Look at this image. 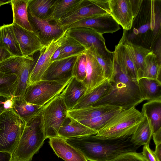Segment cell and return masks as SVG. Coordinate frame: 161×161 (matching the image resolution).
<instances>
[{
    "label": "cell",
    "instance_id": "cell-1",
    "mask_svg": "<svg viewBox=\"0 0 161 161\" xmlns=\"http://www.w3.org/2000/svg\"><path fill=\"white\" fill-rule=\"evenodd\" d=\"M131 136L117 139H102L94 135L66 139L90 161H110L126 153L136 152L140 146L131 141Z\"/></svg>",
    "mask_w": 161,
    "mask_h": 161
},
{
    "label": "cell",
    "instance_id": "cell-2",
    "mask_svg": "<svg viewBox=\"0 0 161 161\" xmlns=\"http://www.w3.org/2000/svg\"><path fill=\"white\" fill-rule=\"evenodd\" d=\"M114 71L109 80L111 87L108 93L92 106L108 105L120 107L122 110L135 107L144 101L137 81L124 74L114 60Z\"/></svg>",
    "mask_w": 161,
    "mask_h": 161
},
{
    "label": "cell",
    "instance_id": "cell-3",
    "mask_svg": "<svg viewBox=\"0 0 161 161\" xmlns=\"http://www.w3.org/2000/svg\"><path fill=\"white\" fill-rule=\"evenodd\" d=\"M42 111L25 123L17 145L12 154V161H32L43 146L46 139Z\"/></svg>",
    "mask_w": 161,
    "mask_h": 161
},
{
    "label": "cell",
    "instance_id": "cell-4",
    "mask_svg": "<svg viewBox=\"0 0 161 161\" xmlns=\"http://www.w3.org/2000/svg\"><path fill=\"white\" fill-rule=\"evenodd\" d=\"M141 112L132 108L122 110L95 135L102 139H117L131 136L141 122Z\"/></svg>",
    "mask_w": 161,
    "mask_h": 161
},
{
    "label": "cell",
    "instance_id": "cell-5",
    "mask_svg": "<svg viewBox=\"0 0 161 161\" xmlns=\"http://www.w3.org/2000/svg\"><path fill=\"white\" fill-rule=\"evenodd\" d=\"M25 122L13 108L0 114V151L12 153L16 147Z\"/></svg>",
    "mask_w": 161,
    "mask_h": 161
},
{
    "label": "cell",
    "instance_id": "cell-6",
    "mask_svg": "<svg viewBox=\"0 0 161 161\" xmlns=\"http://www.w3.org/2000/svg\"><path fill=\"white\" fill-rule=\"evenodd\" d=\"M71 78L54 81L41 80L27 86L24 99L31 103L44 106L64 90Z\"/></svg>",
    "mask_w": 161,
    "mask_h": 161
},
{
    "label": "cell",
    "instance_id": "cell-7",
    "mask_svg": "<svg viewBox=\"0 0 161 161\" xmlns=\"http://www.w3.org/2000/svg\"><path fill=\"white\" fill-rule=\"evenodd\" d=\"M63 91L46 104L42 113L45 139L58 136L59 129L67 115Z\"/></svg>",
    "mask_w": 161,
    "mask_h": 161
},
{
    "label": "cell",
    "instance_id": "cell-8",
    "mask_svg": "<svg viewBox=\"0 0 161 161\" xmlns=\"http://www.w3.org/2000/svg\"><path fill=\"white\" fill-rule=\"evenodd\" d=\"M68 35L75 39L86 50L93 48L103 59L114 63V52L107 48L103 35L90 28H77L67 30Z\"/></svg>",
    "mask_w": 161,
    "mask_h": 161
},
{
    "label": "cell",
    "instance_id": "cell-9",
    "mask_svg": "<svg viewBox=\"0 0 161 161\" xmlns=\"http://www.w3.org/2000/svg\"><path fill=\"white\" fill-rule=\"evenodd\" d=\"M109 0H86L81 6L56 23L64 31L72 24L89 17L110 14Z\"/></svg>",
    "mask_w": 161,
    "mask_h": 161
},
{
    "label": "cell",
    "instance_id": "cell-10",
    "mask_svg": "<svg viewBox=\"0 0 161 161\" xmlns=\"http://www.w3.org/2000/svg\"><path fill=\"white\" fill-rule=\"evenodd\" d=\"M67 36V30L58 38L53 40L40 52L39 56L30 74L27 86L41 80L44 73L52 63V58Z\"/></svg>",
    "mask_w": 161,
    "mask_h": 161
},
{
    "label": "cell",
    "instance_id": "cell-11",
    "mask_svg": "<svg viewBox=\"0 0 161 161\" xmlns=\"http://www.w3.org/2000/svg\"><path fill=\"white\" fill-rule=\"evenodd\" d=\"M77 28H90L102 35L106 33H112L120 29L119 25L110 14L81 20L70 25L66 30Z\"/></svg>",
    "mask_w": 161,
    "mask_h": 161
},
{
    "label": "cell",
    "instance_id": "cell-12",
    "mask_svg": "<svg viewBox=\"0 0 161 161\" xmlns=\"http://www.w3.org/2000/svg\"><path fill=\"white\" fill-rule=\"evenodd\" d=\"M28 14L33 32L38 37L44 46L53 40L59 37L65 31L56 23L51 24L48 20L39 18L28 11Z\"/></svg>",
    "mask_w": 161,
    "mask_h": 161
},
{
    "label": "cell",
    "instance_id": "cell-13",
    "mask_svg": "<svg viewBox=\"0 0 161 161\" xmlns=\"http://www.w3.org/2000/svg\"><path fill=\"white\" fill-rule=\"evenodd\" d=\"M15 36L25 57H29L41 51L44 47L38 37L33 31L12 23Z\"/></svg>",
    "mask_w": 161,
    "mask_h": 161
},
{
    "label": "cell",
    "instance_id": "cell-14",
    "mask_svg": "<svg viewBox=\"0 0 161 161\" xmlns=\"http://www.w3.org/2000/svg\"><path fill=\"white\" fill-rule=\"evenodd\" d=\"M108 3L113 18L124 30H130L135 18L131 0H109Z\"/></svg>",
    "mask_w": 161,
    "mask_h": 161
},
{
    "label": "cell",
    "instance_id": "cell-15",
    "mask_svg": "<svg viewBox=\"0 0 161 161\" xmlns=\"http://www.w3.org/2000/svg\"><path fill=\"white\" fill-rule=\"evenodd\" d=\"M85 54L86 59V76L82 81L86 88L84 95L108 80L105 77L103 69L95 57L87 50Z\"/></svg>",
    "mask_w": 161,
    "mask_h": 161
},
{
    "label": "cell",
    "instance_id": "cell-16",
    "mask_svg": "<svg viewBox=\"0 0 161 161\" xmlns=\"http://www.w3.org/2000/svg\"><path fill=\"white\" fill-rule=\"evenodd\" d=\"M78 55L70 56L53 62L43 74L41 80H58L72 77L73 65Z\"/></svg>",
    "mask_w": 161,
    "mask_h": 161
},
{
    "label": "cell",
    "instance_id": "cell-17",
    "mask_svg": "<svg viewBox=\"0 0 161 161\" xmlns=\"http://www.w3.org/2000/svg\"><path fill=\"white\" fill-rule=\"evenodd\" d=\"M49 143L55 154L65 161H88L78 149L59 136L49 139Z\"/></svg>",
    "mask_w": 161,
    "mask_h": 161
},
{
    "label": "cell",
    "instance_id": "cell-18",
    "mask_svg": "<svg viewBox=\"0 0 161 161\" xmlns=\"http://www.w3.org/2000/svg\"><path fill=\"white\" fill-rule=\"evenodd\" d=\"M127 31L124 30L121 39L136 68L138 80L143 77L145 69V58L151 51L141 46L135 45L129 41L127 38Z\"/></svg>",
    "mask_w": 161,
    "mask_h": 161
},
{
    "label": "cell",
    "instance_id": "cell-19",
    "mask_svg": "<svg viewBox=\"0 0 161 161\" xmlns=\"http://www.w3.org/2000/svg\"><path fill=\"white\" fill-rule=\"evenodd\" d=\"M86 0H54L46 20L57 22L82 6Z\"/></svg>",
    "mask_w": 161,
    "mask_h": 161
},
{
    "label": "cell",
    "instance_id": "cell-20",
    "mask_svg": "<svg viewBox=\"0 0 161 161\" xmlns=\"http://www.w3.org/2000/svg\"><path fill=\"white\" fill-rule=\"evenodd\" d=\"M97 132L68 115L58 131V136L65 139L94 135Z\"/></svg>",
    "mask_w": 161,
    "mask_h": 161
},
{
    "label": "cell",
    "instance_id": "cell-21",
    "mask_svg": "<svg viewBox=\"0 0 161 161\" xmlns=\"http://www.w3.org/2000/svg\"><path fill=\"white\" fill-rule=\"evenodd\" d=\"M114 60L121 70L133 80L137 81L136 69L121 39L114 52Z\"/></svg>",
    "mask_w": 161,
    "mask_h": 161
},
{
    "label": "cell",
    "instance_id": "cell-22",
    "mask_svg": "<svg viewBox=\"0 0 161 161\" xmlns=\"http://www.w3.org/2000/svg\"><path fill=\"white\" fill-rule=\"evenodd\" d=\"M86 88L82 81L72 77L63 91V99L68 111L72 110L85 94Z\"/></svg>",
    "mask_w": 161,
    "mask_h": 161
},
{
    "label": "cell",
    "instance_id": "cell-23",
    "mask_svg": "<svg viewBox=\"0 0 161 161\" xmlns=\"http://www.w3.org/2000/svg\"><path fill=\"white\" fill-rule=\"evenodd\" d=\"M0 48L4 49L12 56L24 57L14 34L12 24L0 27Z\"/></svg>",
    "mask_w": 161,
    "mask_h": 161
},
{
    "label": "cell",
    "instance_id": "cell-24",
    "mask_svg": "<svg viewBox=\"0 0 161 161\" xmlns=\"http://www.w3.org/2000/svg\"><path fill=\"white\" fill-rule=\"evenodd\" d=\"M111 85L108 80L84 95L72 110L86 108L92 106L104 97L109 91Z\"/></svg>",
    "mask_w": 161,
    "mask_h": 161
},
{
    "label": "cell",
    "instance_id": "cell-25",
    "mask_svg": "<svg viewBox=\"0 0 161 161\" xmlns=\"http://www.w3.org/2000/svg\"><path fill=\"white\" fill-rule=\"evenodd\" d=\"M121 108L108 105L92 106L85 108L71 110L67 115L77 121L92 119Z\"/></svg>",
    "mask_w": 161,
    "mask_h": 161
},
{
    "label": "cell",
    "instance_id": "cell-26",
    "mask_svg": "<svg viewBox=\"0 0 161 161\" xmlns=\"http://www.w3.org/2000/svg\"><path fill=\"white\" fill-rule=\"evenodd\" d=\"M141 113L148 121L153 133L161 129V99L148 101L144 103Z\"/></svg>",
    "mask_w": 161,
    "mask_h": 161
},
{
    "label": "cell",
    "instance_id": "cell-27",
    "mask_svg": "<svg viewBox=\"0 0 161 161\" xmlns=\"http://www.w3.org/2000/svg\"><path fill=\"white\" fill-rule=\"evenodd\" d=\"M13 100V109L25 122L41 112L46 105L41 106L31 103L22 97H14Z\"/></svg>",
    "mask_w": 161,
    "mask_h": 161
},
{
    "label": "cell",
    "instance_id": "cell-28",
    "mask_svg": "<svg viewBox=\"0 0 161 161\" xmlns=\"http://www.w3.org/2000/svg\"><path fill=\"white\" fill-rule=\"evenodd\" d=\"M137 84L144 100L161 99V81L157 79L142 77L137 80Z\"/></svg>",
    "mask_w": 161,
    "mask_h": 161
},
{
    "label": "cell",
    "instance_id": "cell-29",
    "mask_svg": "<svg viewBox=\"0 0 161 161\" xmlns=\"http://www.w3.org/2000/svg\"><path fill=\"white\" fill-rule=\"evenodd\" d=\"M34 63L32 57L29 56L25 58L17 74V81L14 97H24L29 76Z\"/></svg>",
    "mask_w": 161,
    "mask_h": 161
},
{
    "label": "cell",
    "instance_id": "cell-30",
    "mask_svg": "<svg viewBox=\"0 0 161 161\" xmlns=\"http://www.w3.org/2000/svg\"><path fill=\"white\" fill-rule=\"evenodd\" d=\"M27 0H12L13 21L23 28L33 31L28 18Z\"/></svg>",
    "mask_w": 161,
    "mask_h": 161
},
{
    "label": "cell",
    "instance_id": "cell-31",
    "mask_svg": "<svg viewBox=\"0 0 161 161\" xmlns=\"http://www.w3.org/2000/svg\"><path fill=\"white\" fill-rule=\"evenodd\" d=\"M153 131L147 117L143 116L142 119L134 133L131 136V141L138 146L149 144Z\"/></svg>",
    "mask_w": 161,
    "mask_h": 161
},
{
    "label": "cell",
    "instance_id": "cell-32",
    "mask_svg": "<svg viewBox=\"0 0 161 161\" xmlns=\"http://www.w3.org/2000/svg\"><path fill=\"white\" fill-rule=\"evenodd\" d=\"M58 48L59 54L56 60L72 56L79 55L84 53L86 51L82 45L69 36L68 34L66 37Z\"/></svg>",
    "mask_w": 161,
    "mask_h": 161
},
{
    "label": "cell",
    "instance_id": "cell-33",
    "mask_svg": "<svg viewBox=\"0 0 161 161\" xmlns=\"http://www.w3.org/2000/svg\"><path fill=\"white\" fill-rule=\"evenodd\" d=\"M145 69L142 77L155 79L161 81V60L151 51L146 57Z\"/></svg>",
    "mask_w": 161,
    "mask_h": 161
},
{
    "label": "cell",
    "instance_id": "cell-34",
    "mask_svg": "<svg viewBox=\"0 0 161 161\" xmlns=\"http://www.w3.org/2000/svg\"><path fill=\"white\" fill-rule=\"evenodd\" d=\"M54 0H27L28 11L36 17L46 19Z\"/></svg>",
    "mask_w": 161,
    "mask_h": 161
},
{
    "label": "cell",
    "instance_id": "cell-35",
    "mask_svg": "<svg viewBox=\"0 0 161 161\" xmlns=\"http://www.w3.org/2000/svg\"><path fill=\"white\" fill-rule=\"evenodd\" d=\"M122 110V108H120L92 119L78 121L97 133L115 115Z\"/></svg>",
    "mask_w": 161,
    "mask_h": 161
},
{
    "label": "cell",
    "instance_id": "cell-36",
    "mask_svg": "<svg viewBox=\"0 0 161 161\" xmlns=\"http://www.w3.org/2000/svg\"><path fill=\"white\" fill-rule=\"evenodd\" d=\"M17 81L16 75H6L0 71V94L7 97H14Z\"/></svg>",
    "mask_w": 161,
    "mask_h": 161
},
{
    "label": "cell",
    "instance_id": "cell-37",
    "mask_svg": "<svg viewBox=\"0 0 161 161\" xmlns=\"http://www.w3.org/2000/svg\"><path fill=\"white\" fill-rule=\"evenodd\" d=\"M26 58L12 56L6 59L0 63V71L5 74L17 75Z\"/></svg>",
    "mask_w": 161,
    "mask_h": 161
},
{
    "label": "cell",
    "instance_id": "cell-38",
    "mask_svg": "<svg viewBox=\"0 0 161 161\" xmlns=\"http://www.w3.org/2000/svg\"><path fill=\"white\" fill-rule=\"evenodd\" d=\"M86 52L77 56L73 64L72 71V76L75 77L79 81L82 82L86 76Z\"/></svg>",
    "mask_w": 161,
    "mask_h": 161
},
{
    "label": "cell",
    "instance_id": "cell-39",
    "mask_svg": "<svg viewBox=\"0 0 161 161\" xmlns=\"http://www.w3.org/2000/svg\"><path fill=\"white\" fill-rule=\"evenodd\" d=\"M87 50L96 59L103 69L106 79L109 80L113 72L114 63L110 62L103 59L93 48H90Z\"/></svg>",
    "mask_w": 161,
    "mask_h": 161
},
{
    "label": "cell",
    "instance_id": "cell-40",
    "mask_svg": "<svg viewBox=\"0 0 161 161\" xmlns=\"http://www.w3.org/2000/svg\"><path fill=\"white\" fill-rule=\"evenodd\" d=\"M110 161H146L141 153L132 152L123 154Z\"/></svg>",
    "mask_w": 161,
    "mask_h": 161
},
{
    "label": "cell",
    "instance_id": "cell-41",
    "mask_svg": "<svg viewBox=\"0 0 161 161\" xmlns=\"http://www.w3.org/2000/svg\"><path fill=\"white\" fill-rule=\"evenodd\" d=\"M149 144L144 145L141 154L146 161H157L153 151L150 148Z\"/></svg>",
    "mask_w": 161,
    "mask_h": 161
},
{
    "label": "cell",
    "instance_id": "cell-42",
    "mask_svg": "<svg viewBox=\"0 0 161 161\" xmlns=\"http://www.w3.org/2000/svg\"><path fill=\"white\" fill-rule=\"evenodd\" d=\"M134 16L135 17L137 15L142 0H131Z\"/></svg>",
    "mask_w": 161,
    "mask_h": 161
},
{
    "label": "cell",
    "instance_id": "cell-43",
    "mask_svg": "<svg viewBox=\"0 0 161 161\" xmlns=\"http://www.w3.org/2000/svg\"><path fill=\"white\" fill-rule=\"evenodd\" d=\"M0 161H12V153L7 152L0 151Z\"/></svg>",
    "mask_w": 161,
    "mask_h": 161
},
{
    "label": "cell",
    "instance_id": "cell-44",
    "mask_svg": "<svg viewBox=\"0 0 161 161\" xmlns=\"http://www.w3.org/2000/svg\"><path fill=\"white\" fill-rule=\"evenodd\" d=\"M153 153L157 161H161V143L155 145Z\"/></svg>",
    "mask_w": 161,
    "mask_h": 161
},
{
    "label": "cell",
    "instance_id": "cell-45",
    "mask_svg": "<svg viewBox=\"0 0 161 161\" xmlns=\"http://www.w3.org/2000/svg\"><path fill=\"white\" fill-rule=\"evenodd\" d=\"M12 56H12L11 54L6 50L0 48V63Z\"/></svg>",
    "mask_w": 161,
    "mask_h": 161
},
{
    "label": "cell",
    "instance_id": "cell-46",
    "mask_svg": "<svg viewBox=\"0 0 161 161\" xmlns=\"http://www.w3.org/2000/svg\"><path fill=\"white\" fill-rule=\"evenodd\" d=\"M155 145L161 143V129L152 134V136Z\"/></svg>",
    "mask_w": 161,
    "mask_h": 161
},
{
    "label": "cell",
    "instance_id": "cell-47",
    "mask_svg": "<svg viewBox=\"0 0 161 161\" xmlns=\"http://www.w3.org/2000/svg\"><path fill=\"white\" fill-rule=\"evenodd\" d=\"M14 97L8 98L4 102V107L6 110L13 108V98Z\"/></svg>",
    "mask_w": 161,
    "mask_h": 161
},
{
    "label": "cell",
    "instance_id": "cell-48",
    "mask_svg": "<svg viewBox=\"0 0 161 161\" xmlns=\"http://www.w3.org/2000/svg\"><path fill=\"white\" fill-rule=\"evenodd\" d=\"M8 98L9 97H7L0 94V114L6 110L4 107V103Z\"/></svg>",
    "mask_w": 161,
    "mask_h": 161
},
{
    "label": "cell",
    "instance_id": "cell-49",
    "mask_svg": "<svg viewBox=\"0 0 161 161\" xmlns=\"http://www.w3.org/2000/svg\"><path fill=\"white\" fill-rule=\"evenodd\" d=\"M12 0H0V6L5 4L11 3Z\"/></svg>",
    "mask_w": 161,
    "mask_h": 161
},
{
    "label": "cell",
    "instance_id": "cell-50",
    "mask_svg": "<svg viewBox=\"0 0 161 161\" xmlns=\"http://www.w3.org/2000/svg\"></svg>",
    "mask_w": 161,
    "mask_h": 161
}]
</instances>
